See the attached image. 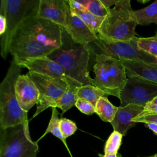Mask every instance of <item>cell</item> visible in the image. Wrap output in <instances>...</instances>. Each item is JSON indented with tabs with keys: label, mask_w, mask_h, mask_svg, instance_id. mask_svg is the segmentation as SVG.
I'll use <instances>...</instances> for the list:
<instances>
[{
	"label": "cell",
	"mask_w": 157,
	"mask_h": 157,
	"mask_svg": "<svg viewBox=\"0 0 157 157\" xmlns=\"http://www.w3.org/2000/svg\"><path fill=\"white\" fill-rule=\"evenodd\" d=\"M61 26L37 16L26 19L15 32L9 53L17 63L47 56L62 44Z\"/></svg>",
	"instance_id": "obj_1"
},
{
	"label": "cell",
	"mask_w": 157,
	"mask_h": 157,
	"mask_svg": "<svg viewBox=\"0 0 157 157\" xmlns=\"http://www.w3.org/2000/svg\"><path fill=\"white\" fill-rule=\"evenodd\" d=\"M93 48L90 45L74 42L63 28L61 45L47 57L64 69L67 78L84 86L92 85L93 78L90 77L88 71L89 60Z\"/></svg>",
	"instance_id": "obj_2"
},
{
	"label": "cell",
	"mask_w": 157,
	"mask_h": 157,
	"mask_svg": "<svg viewBox=\"0 0 157 157\" xmlns=\"http://www.w3.org/2000/svg\"><path fill=\"white\" fill-rule=\"evenodd\" d=\"M21 67L13 59L0 84V128L5 129L29 122L27 112L20 107L15 91Z\"/></svg>",
	"instance_id": "obj_3"
},
{
	"label": "cell",
	"mask_w": 157,
	"mask_h": 157,
	"mask_svg": "<svg viewBox=\"0 0 157 157\" xmlns=\"http://www.w3.org/2000/svg\"><path fill=\"white\" fill-rule=\"evenodd\" d=\"M130 0H119L110 9L98 32L99 38L110 41H129L136 36L137 21L132 16Z\"/></svg>",
	"instance_id": "obj_4"
},
{
	"label": "cell",
	"mask_w": 157,
	"mask_h": 157,
	"mask_svg": "<svg viewBox=\"0 0 157 157\" xmlns=\"http://www.w3.org/2000/svg\"><path fill=\"white\" fill-rule=\"evenodd\" d=\"M95 61V78L92 80V85L107 95L119 98L128 78L122 61L104 54H96Z\"/></svg>",
	"instance_id": "obj_5"
},
{
	"label": "cell",
	"mask_w": 157,
	"mask_h": 157,
	"mask_svg": "<svg viewBox=\"0 0 157 157\" xmlns=\"http://www.w3.org/2000/svg\"><path fill=\"white\" fill-rule=\"evenodd\" d=\"M39 146L32 140L29 122L0 128V157H37Z\"/></svg>",
	"instance_id": "obj_6"
},
{
	"label": "cell",
	"mask_w": 157,
	"mask_h": 157,
	"mask_svg": "<svg viewBox=\"0 0 157 157\" xmlns=\"http://www.w3.org/2000/svg\"><path fill=\"white\" fill-rule=\"evenodd\" d=\"M40 0H1L7 20L6 32L1 36V54L6 59L11 39L21 24L28 18L37 16Z\"/></svg>",
	"instance_id": "obj_7"
},
{
	"label": "cell",
	"mask_w": 157,
	"mask_h": 157,
	"mask_svg": "<svg viewBox=\"0 0 157 157\" xmlns=\"http://www.w3.org/2000/svg\"><path fill=\"white\" fill-rule=\"evenodd\" d=\"M137 38L135 36L129 41H110L98 37V39L93 44L100 52L98 54H104L121 60L138 61L157 64L155 56L139 48Z\"/></svg>",
	"instance_id": "obj_8"
},
{
	"label": "cell",
	"mask_w": 157,
	"mask_h": 157,
	"mask_svg": "<svg viewBox=\"0 0 157 157\" xmlns=\"http://www.w3.org/2000/svg\"><path fill=\"white\" fill-rule=\"evenodd\" d=\"M26 75L34 82L39 93L37 109L32 119L48 107L56 108L58 100L68 87L67 80L53 78L32 72H28Z\"/></svg>",
	"instance_id": "obj_9"
},
{
	"label": "cell",
	"mask_w": 157,
	"mask_h": 157,
	"mask_svg": "<svg viewBox=\"0 0 157 157\" xmlns=\"http://www.w3.org/2000/svg\"><path fill=\"white\" fill-rule=\"evenodd\" d=\"M157 96V83L136 77H128L120 96V106L133 104L145 107Z\"/></svg>",
	"instance_id": "obj_10"
},
{
	"label": "cell",
	"mask_w": 157,
	"mask_h": 157,
	"mask_svg": "<svg viewBox=\"0 0 157 157\" xmlns=\"http://www.w3.org/2000/svg\"><path fill=\"white\" fill-rule=\"evenodd\" d=\"M21 67H26L29 72L44 76L66 80L64 69L56 61L47 56L28 58L17 63Z\"/></svg>",
	"instance_id": "obj_11"
},
{
	"label": "cell",
	"mask_w": 157,
	"mask_h": 157,
	"mask_svg": "<svg viewBox=\"0 0 157 157\" xmlns=\"http://www.w3.org/2000/svg\"><path fill=\"white\" fill-rule=\"evenodd\" d=\"M15 91L21 109L27 112L39 101V90L34 82L26 74L20 75L17 80Z\"/></svg>",
	"instance_id": "obj_12"
},
{
	"label": "cell",
	"mask_w": 157,
	"mask_h": 157,
	"mask_svg": "<svg viewBox=\"0 0 157 157\" xmlns=\"http://www.w3.org/2000/svg\"><path fill=\"white\" fill-rule=\"evenodd\" d=\"M69 8L67 0H40L37 16L65 28Z\"/></svg>",
	"instance_id": "obj_13"
},
{
	"label": "cell",
	"mask_w": 157,
	"mask_h": 157,
	"mask_svg": "<svg viewBox=\"0 0 157 157\" xmlns=\"http://www.w3.org/2000/svg\"><path fill=\"white\" fill-rule=\"evenodd\" d=\"M70 35L72 40L77 43L90 45L98 39L96 34L75 14L72 13L70 7L66 18V25L64 28Z\"/></svg>",
	"instance_id": "obj_14"
},
{
	"label": "cell",
	"mask_w": 157,
	"mask_h": 157,
	"mask_svg": "<svg viewBox=\"0 0 157 157\" xmlns=\"http://www.w3.org/2000/svg\"><path fill=\"white\" fill-rule=\"evenodd\" d=\"M144 110V107L133 104L118 107L115 116L110 123L113 131L120 132L123 136H125L128 130L137 124L133 120Z\"/></svg>",
	"instance_id": "obj_15"
},
{
	"label": "cell",
	"mask_w": 157,
	"mask_h": 157,
	"mask_svg": "<svg viewBox=\"0 0 157 157\" xmlns=\"http://www.w3.org/2000/svg\"><path fill=\"white\" fill-rule=\"evenodd\" d=\"M127 77H136L157 83V64L142 61L121 60Z\"/></svg>",
	"instance_id": "obj_16"
},
{
	"label": "cell",
	"mask_w": 157,
	"mask_h": 157,
	"mask_svg": "<svg viewBox=\"0 0 157 157\" xmlns=\"http://www.w3.org/2000/svg\"><path fill=\"white\" fill-rule=\"evenodd\" d=\"M66 80L68 83V87L56 102V107L62 110V115L72 107L75 105L76 102L78 99L77 93L79 87L82 86L81 84L69 78H66Z\"/></svg>",
	"instance_id": "obj_17"
},
{
	"label": "cell",
	"mask_w": 157,
	"mask_h": 157,
	"mask_svg": "<svg viewBox=\"0 0 157 157\" xmlns=\"http://www.w3.org/2000/svg\"><path fill=\"white\" fill-rule=\"evenodd\" d=\"M132 16L137 25H147L152 23L157 25V0L143 9L132 10Z\"/></svg>",
	"instance_id": "obj_18"
},
{
	"label": "cell",
	"mask_w": 157,
	"mask_h": 157,
	"mask_svg": "<svg viewBox=\"0 0 157 157\" xmlns=\"http://www.w3.org/2000/svg\"><path fill=\"white\" fill-rule=\"evenodd\" d=\"M105 96L99 98L95 105V113L104 121L111 123L118 110Z\"/></svg>",
	"instance_id": "obj_19"
},
{
	"label": "cell",
	"mask_w": 157,
	"mask_h": 157,
	"mask_svg": "<svg viewBox=\"0 0 157 157\" xmlns=\"http://www.w3.org/2000/svg\"><path fill=\"white\" fill-rule=\"evenodd\" d=\"M71 10L72 13L78 16L93 32L95 34H98L99 28L105 19V17L94 15L87 10L82 11L71 9Z\"/></svg>",
	"instance_id": "obj_20"
},
{
	"label": "cell",
	"mask_w": 157,
	"mask_h": 157,
	"mask_svg": "<svg viewBox=\"0 0 157 157\" xmlns=\"http://www.w3.org/2000/svg\"><path fill=\"white\" fill-rule=\"evenodd\" d=\"M107 95L106 93L93 85H84L79 87L77 96L91 103L94 107L100 98Z\"/></svg>",
	"instance_id": "obj_21"
},
{
	"label": "cell",
	"mask_w": 157,
	"mask_h": 157,
	"mask_svg": "<svg viewBox=\"0 0 157 157\" xmlns=\"http://www.w3.org/2000/svg\"><path fill=\"white\" fill-rule=\"evenodd\" d=\"M59 121L60 118L59 117V112L57 110L56 107L52 108V116L50 118V120L49 121L48 126L45 131V132L43 134V135L36 141L37 142L39 141L42 138H43L48 133H52L53 136L60 139L66 145V139L64 138L61 132L59 129Z\"/></svg>",
	"instance_id": "obj_22"
},
{
	"label": "cell",
	"mask_w": 157,
	"mask_h": 157,
	"mask_svg": "<svg viewBox=\"0 0 157 157\" xmlns=\"http://www.w3.org/2000/svg\"><path fill=\"white\" fill-rule=\"evenodd\" d=\"M123 135L117 131H113L107 139L105 147V154H117L121 146Z\"/></svg>",
	"instance_id": "obj_23"
},
{
	"label": "cell",
	"mask_w": 157,
	"mask_h": 157,
	"mask_svg": "<svg viewBox=\"0 0 157 157\" xmlns=\"http://www.w3.org/2000/svg\"><path fill=\"white\" fill-rule=\"evenodd\" d=\"M137 42L139 48L155 57L157 56V36L138 37Z\"/></svg>",
	"instance_id": "obj_24"
},
{
	"label": "cell",
	"mask_w": 157,
	"mask_h": 157,
	"mask_svg": "<svg viewBox=\"0 0 157 157\" xmlns=\"http://www.w3.org/2000/svg\"><path fill=\"white\" fill-rule=\"evenodd\" d=\"M86 10L94 15L101 17H105L110 9H107L101 2V0H90Z\"/></svg>",
	"instance_id": "obj_25"
},
{
	"label": "cell",
	"mask_w": 157,
	"mask_h": 157,
	"mask_svg": "<svg viewBox=\"0 0 157 157\" xmlns=\"http://www.w3.org/2000/svg\"><path fill=\"white\" fill-rule=\"evenodd\" d=\"M59 129L63 136L66 139L75 133L77 129V127L73 121L66 118H61Z\"/></svg>",
	"instance_id": "obj_26"
},
{
	"label": "cell",
	"mask_w": 157,
	"mask_h": 157,
	"mask_svg": "<svg viewBox=\"0 0 157 157\" xmlns=\"http://www.w3.org/2000/svg\"><path fill=\"white\" fill-rule=\"evenodd\" d=\"M76 107L83 113L90 115L95 113V107L89 101L78 98L75 104Z\"/></svg>",
	"instance_id": "obj_27"
},
{
	"label": "cell",
	"mask_w": 157,
	"mask_h": 157,
	"mask_svg": "<svg viewBox=\"0 0 157 157\" xmlns=\"http://www.w3.org/2000/svg\"><path fill=\"white\" fill-rule=\"evenodd\" d=\"M133 121L137 123H144L146 124L148 123H153L157 124V114L145 113L142 112L133 120Z\"/></svg>",
	"instance_id": "obj_28"
},
{
	"label": "cell",
	"mask_w": 157,
	"mask_h": 157,
	"mask_svg": "<svg viewBox=\"0 0 157 157\" xmlns=\"http://www.w3.org/2000/svg\"><path fill=\"white\" fill-rule=\"evenodd\" d=\"M7 28V20L5 15L4 9L0 6V36H2L6 32Z\"/></svg>",
	"instance_id": "obj_29"
},
{
	"label": "cell",
	"mask_w": 157,
	"mask_h": 157,
	"mask_svg": "<svg viewBox=\"0 0 157 157\" xmlns=\"http://www.w3.org/2000/svg\"><path fill=\"white\" fill-rule=\"evenodd\" d=\"M145 113H155L157 114V104L150 102L144 107V110L142 112Z\"/></svg>",
	"instance_id": "obj_30"
},
{
	"label": "cell",
	"mask_w": 157,
	"mask_h": 157,
	"mask_svg": "<svg viewBox=\"0 0 157 157\" xmlns=\"http://www.w3.org/2000/svg\"><path fill=\"white\" fill-rule=\"evenodd\" d=\"M68 4L69 6V7L71 9H75L78 10H86V9L82 6L80 4H79L77 1L75 0H67Z\"/></svg>",
	"instance_id": "obj_31"
},
{
	"label": "cell",
	"mask_w": 157,
	"mask_h": 157,
	"mask_svg": "<svg viewBox=\"0 0 157 157\" xmlns=\"http://www.w3.org/2000/svg\"><path fill=\"white\" fill-rule=\"evenodd\" d=\"M119 0H101L102 4L107 8L110 9L112 5H115L118 2Z\"/></svg>",
	"instance_id": "obj_32"
},
{
	"label": "cell",
	"mask_w": 157,
	"mask_h": 157,
	"mask_svg": "<svg viewBox=\"0 0 157 157\" xmlns=\"http://www.w3.org/2000/svg\"><path fill=\"white\" fill-rule=\"evenodd\" d=\"M145 125L150 130H151L154 134L157 135V124L153 123H146Z\"/></svg>",
	"instance_id": "obj_33"
},
{
	"label": "cell",
	"mask_w": 157,
	"mask_h": 157,
	"mask_svg": "<svg viewBox=\"0 0 157 157\" xmlns=\"http://www.w3.org/2000/svg\"><path fill=\"white\" fill-rule=\"evenodd\" d=\"M90 0H81V1H77V2L80 4L82 6L85 7L86 9V6L89 2Z\"/></svg>",
	"instance_id": "obj_34"
},
{
	"label": "cell",
	"mask_w": 157,
	"mask_h": 157,
	"mask_svg": "<svg viewBox=\"0 0 157 157\" xmlns=\"http://www.w3.org/2000/svg\"><path fill=\"white\" fill-rule=\"evenodd\" d=\"M117 154H104L103 157H117Z\"/></svg>",
	"instance_id": "obj_35"
},
{
	"label": "cell",
	"mask_w": 157,
	"mask_h": 157,
	"mask_svg": "<svg viewBox=\"0 0 157 157\" xmlns=\"http://www.w3.org/2000/svg\"><path fill=\"white\" fill-rule=\"evenodd\" d=\"M151 102V103H154V104H157V96Z\"/></svg>",
	"instance_id": "obj_36"
},
{
	"label": "cell",
	"mask_w": 157,
	"mask_h": 157,
	"mask_svg": "<svg viewBox=\"0 0 157 157\" xmlns=\"http://www.w3.org/2000/svg\"><path fill=\"white\" fill-rule=\"evenodd\" d=\"M117 157H122V156H121V155L120 153H118V154H117Z\"/></svg>",
	"instance_id": "obj_37"
},
{
	"label": "cell",
	"mask_w": 157,
	"mask_h": 157,
	"mask_svg": "<svg viewBox=\"0 0 157 157\" xmlns=\"http://www.w3.org/2000/svg\"><path fill=\"white\" fill-rule=\"evenodd\" d=\"M145 157H155V155H152V156H145Z\"/></svg>",
	"instance_id": "obj_38"
},
{
	"label": "cell",
	"mask_w": 157,
	"mask_h": 157,
	"mask_svg": "<svg viewBox=\"0 0 157 157\" xmlns=\"http://www.w3.org/2000/svg\"><path fill=\"white\" fill-rule=\"evenodd\" d=\"M154 155H155V157H157V153H155Z\"/></svg>",
	"instance_id": "obj_39"
},
{
	"label": "cell",
	"mask_w": 157,
	"mask_h": 157,
	"mask_svg": "<svg viewBox=\"0 0 157 157\" xmlns=\"http://www.w3.org/2000/svg\"><path fill=\"white\" fill-rule=\"evenodd\" d=\"M156 36H157V30H156V34H155Z\"/></svg>",
	"instance_id": "obj_40"
},
{
	"label": "cell",
	"mask_w": 157,
	"mask_h": 157,
	"mask_svg": "<svg viewBox=\"0 0 157 157\" xmlns=\"http://www.w3.org/2000/svg\"><path fill=\"white\" fill-rule=\"evenodd\" d=\"M155 58H156V60H157V56H155Z\"/></svg>",
	"instance_id": "obj_41"
}]
</instances>
